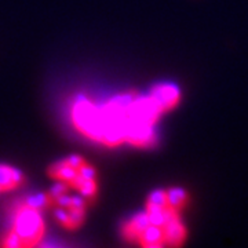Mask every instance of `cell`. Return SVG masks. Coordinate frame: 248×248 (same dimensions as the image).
Here are the masks:
<instances>
[{"mask_svg": "<svg viewBox=\"0 0 248 248\" xmlns=\"http://www.w3.org/2000/svg\"><path fill=\"white\" fill-rule=\"evenodd\" d=\"M72 115H73V122L81 133L93 140L101 141L104 131L101 110H98L89 99L80 97L73 107Z\"/></svg>", "mask_w": 248, "mask_h": 248, "instance_id": "cell-1", "label": "cell"}, {"mask_svg": "<svg viewBox=\"0 0 248 248\" xmlns=\"http://www.w3.org/2000/svg\"><path fill=\"white\" fill-rule=\"evenodd\" d=\"M45 231V223L39 214V210L25 205L19 210L14 221V232L22 240L24 247H31L36 244Z\"/></svg>", "mask_w": 248, "mask_h": 248, "instance_id": "cell-2", "label": "cell"}, {"mask_svg": "<svg viewBox=\"0 0 248 248\" xmlns=\"http://www.w3.org/2000/svg\"><path fill=\"white\" fill-rule=\"evenodd\" d=\"M160 112H161V109L157 107V104L151 97L134 98L133 104L130 105L128 110H127L128 117L148 124L155 123V120L157 119Z\"/></svg>", "mask_w": 248, "mask_h": 248, "instance_id": "cell-3", "label": "cell"}, {"mask_svg": "<svg viewBox=\"0 0 248 248\" xmlns=\"http://www.w3.org/2000/svg\"><path fill=\"white\" fill-rule=\"evenodd\" d=\"M153 138L155 134L152 130V124L142 123L127 117V122L124 124V140L133 142L135 145H149L153 142Z\"/></svg>", "mask_w": 248, "mask_h": 248, "instance_id": "cell-4", "label": "cell"}, {"mask_svg": "<svg viewBox=\"0 0 248 248\" xmlns=\"http://www.w3.org/2000/svg\"><path fill=\"white\" fill-rule=\"evenodd\" d=\"M178 211L170 208L167 222L163 226L164 231V243L170 246H179L185 240V228L178 219Z\"/></svg>", "mask_w": 248, "mask_h": 248, "instance_id": "cell-5", "label": "cell"}, {"mask_svg": "<svg viewBox=\"0 0 248 248\" xmlns=\"http://www.w3.org/2000/svg\"><path fill=\"white\" fill-rule=\"evenodd\" d=\"M151 98L157 104V107L161 110H164V109L172 108L177 104L179 99V91L175 86L163 84V86H157L152 91Z\"/></svg>", "mask_w": 248, "mask_h": 248, "instance_id": "cell-6", "label": "cell"}, {"mask_svg": "<svg viewBox=\"0 0 248 248\" xmlns=\"http://www.w3.org/2000/svg\"><path fill=\"white\" fill-rule=\"evenodd\" d=\"M24 175L17 169L0 164V190H10L16 186L21 185Z\"/></svg>", "mask_w": 248, "mask_h": 248, "instance_id": "cell-7", "label": "cell"}, {"mask_svg": "<svg viewBox=\"0 0 248 248\" xmlns=\"http://www.w3.org/2000/svg\"><path fill=\"white\" fill-rule=\"evenodd\" d=\"M149 225H151V222H149V218H148V214H138L135 218H133L125 225L124 236L127 239H140L142 232L145 231Z\"/></svg>", "mask_w": 248, "mask_h": 248, "instance_id": "cell-8", "label": "cell"}, {"mask_svg": "<svg viewBox=\"0 0 248 248\" xmlns=\"http://www.w3.org/2000/svg\"><path fill=\"white\" fill-rule=\"evenodd\" d=\"M141 244L146 247H160L164 243V231L161 226L149 225L145 231L142 232L140 236Z\"/></svg>", "mask_w": 248, "mask_h": 248, "instance_id": "cell-9", "label": "cell"}, {"mask_svg": "<svg viewBox=\"0 0 248 248\" xmlns=\"http://www.w3.org/2000/svg\"><path fill=\"white\" fill-rule=\"evenodd\" d=\"M78 174H79L78 170L71 167L65 161L57 163V164H54L53 167L50 169V175L58 178V179H62L65 182H73V179L78 177Z\"/></svg>", "mask_w": 248, "mask_h": 248, "instance_id": "cell-10", "label": "cell"}, {"mask_svg": "<svg viewBox=\"0 0 248 248\" xmlns=\"http://www.w3.org/2000/svg\"><path fill=\"white\" fill-rule=\"evenodd\" d=\"M72 184L79 189L80 193L84 197H93V196L95 195V192H97V185H95L94 179H86V178H83L79 174H78V177L73 179Z\"/></svg>", "mask_w": 248, "mask_h": 248, "instance_id": "cell-11", "label": "cell"}, {"mask_svg": "<svg viewBox=\"0 0 248 248\" xmlns=\"http://www.w3.org/2000/svg\"><path fill=\"white\" fill-rule=\"evenodd\" d=\"M167 202H169V207L178 211L186 202V193L184 189L179 187H172L167 190Z\"/></svg>", "mask_w": 248, "mask_h": 248, "instance_id": "cell-12", "label": "cell"}, {"mask_svg": "<svg viewBox=\"0 0 248 248\" xmlns=\"http://www.w3.org/2000/svg\"><path fill=\"white\" fill-rule=\"evenodd\" d=\"M170 207L166 208H148V218L151 225H156V226H164L166 222H167V215H169Z\"/></svg>", "mask_w": 248, "mask_h": 248, "instance_id": "cell-13", "label": "cell"}, {"mask_svg": "<svg viewBox=\"0 0 248 248\" xmlns=\"http://www.w3.org/2000/svg\"><path fill=\"white\" fill-rule=\"evenodd\" d=\"M169 207L167 202V192L164 190H156L153 192L148 199V208H166Z\"/></svg>", "mask_w": 248, "mask_h": 248, "instance_id": "cell-14", "label": "cell"}, {"mask_svg": "<svg viewBox=\"0 0 248 248\" xmlns=\"http://www.w3.org/2000/svg\"><path fill=\"white\" fill-rule=\"evenodd\" d=\"M47 202H48V199L45 193H37V195L29 196L25 202V205L31 207V208H35V210H40L47 204Z\"/></svg>", "mask_w": 248, "mask_h": 248, "instance_id": "cell-15", "label": "cell"}, {"mask_svg": "<svg viewBox=\"0 0 248 248\" xmlns=\"http://www.w3.org/2000/svg\"><path fill=\"white\" fill-rule=\"evenodd\" d=\"M69 214V228H78L84 221V210L72 208Z\"/></svg>", "mask_w": 248, "mask_h": 248, "instance_id": "cell-16", "label": "cell"}, {"mask_svg": "<svg viewBox=\"0 0 248 248\" xmlns=\"http://www.w3.org/2000/svg\"><path fill=\"white\" fill-rule=\"evenodd\" d=\"M3 246H4V247H9V248L24 247V246H22V240H21V237L18 236L16 232H11V233H9V234H7V237H6V240H4Z\"/></svg>", "mask_w": 248, "mask_h": 248, "instance_id": "cell-17", "label": "cell"}, {"mask_svg": "<svg viewBox=\"0 0 248 248\" xmlns=\"http://www.w3.org/2000/svg\"><path fill=\"white\" fill-rule=\"evenodd\" d=\"M78 172H79V175L86 178V179H94L95 178V170L91 166H87V164H81L80 169L78 170Z\"/></svg>", "mask_w": 248, "mask_h": 248, "instance_id": "cell-18", "label": "cell"}, {"mask_svg": "<svg viewBox=\"0 0 248 248\" xmlns=\"http://www.w3.org/2000/svg\"><path fill=\"white\" fill-rule=\"evenodd\" d=\"M55 218H57V221L60 222V223H62V225L69 226V214L66 213L65 210H62V208L55 210Z\"/></svg>", "mask_w": 248, "mask_h": 248, "instance_id": "cell-19", "label": "cell"}, {"mask_svg": "<svg viewBox=\"0 0 248 248\" xmlns=\"http://www.w3.org/2000/svg\"><path fill=\"white\" fill-rule=\"evenodd\" d=\"M65 163H66V164H69V166L73 167V169L79 170L80 166H81V164H84V160L81 159L80 156H78V155H72V156H69L68 159L65 160Z\"/></svg>", "mask_w": 248, "mask_h": 248, "instance_id": "cell-20", "label": "cell"}, {"mask_svg": "<svg viewBox=\"0 0 248 248\" xmlns=\"http://www.w3.org/2000/svg\"><path fill=\"white\" fill-rule=\"evenodd\" d=\"M65 192H66V185H65V184H62V182H57V184L51 187V190H50V196L55 199L57 196L62 195V193H65Z\"/></svg>", "mask_w": 248, "mask_h": 248, "instance_id": "cell-21", "label": "cell"}, {"mask_svg": "<svg viewBox=\"0 0 248 248\" xmlns=\"http://www.w3.org/2000/svg\"><path fill=\"white\" fill-rule=\"evenodd\" d=\"M55 202H57L58 205H61L62 208H63V207H71L72 197L71 196H66V193H62V195L55 197Z\"/></svg>", "mask_w": 248, "mask_h": 248, "instance_id": "cell-22", "label": "cell"}, {"mask_svg": "<svg viewBox=\"0 0 248 248\" xmlns=\"http://www.w3.org/2000/svg\"><path fill=\"white\" fill-rule=\"evenodd\" d=\"M84 207H86V202H84L83 197H80V196H73V197H72L71 208H80V210H84Z\"/></svg>", "mask_w": 248, "mask_h": 248, "instance_id": "cell-23", "label": "cell"}]
</instances>
